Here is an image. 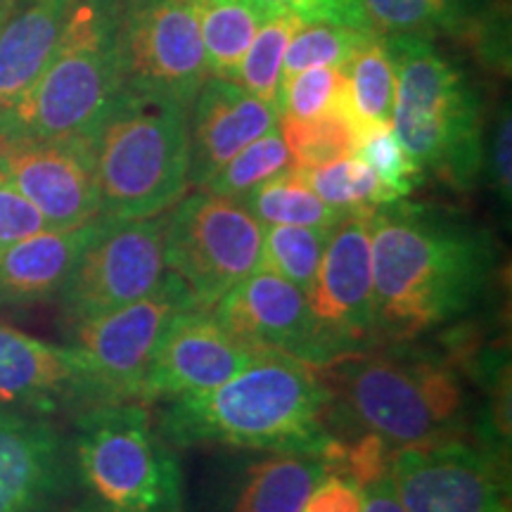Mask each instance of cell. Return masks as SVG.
Segmentation results:
<instances>
[{
    "instance_id": "obj_1",
    "label": "cell",
    "mask_w": 512,
    "mask_h": 512,
    "mask_svg": "<svg viewBox=\"0 0 512 512\" xmlns=\"http://www.w3.org/2000/svg\"><path fill=\"white\" fill-rule=\"evenodd\" d=\"M375 332L380 344L413 342L482 302L496 266L486 230L422 204L370 211Z\"/></svg>"
},
{
    "instance_id": "obj_2",
    "label": "cell",
    "mask_w": 512,
    "mask_h": 512,
    "mask_svg": "<svg viewBox=\"0 0 512 512\" xmlns=\"http://www.w3.org/2000/svg\"><path fill=\"white\" fill-rule=\"evenodd\" d=\"M332 392V434L373 432L389 446H444L484 441L508 448V437L470 394L472 370L456 347L380 344L318 366Z\"/></svg>"
},
{
    "instance_id": "obj_3",
    "label": "cell",
    "mask_w": 512,
    "mask_h": 512,
    "mask_svg": "<svg viewBox=\"0 0 512 512\" xmlns=\"http://www.w3.org/2000/svg\"><path fill=\"white\" fill-rule=\"evenodd\" d=\"M159 432L178 446L318 456L335 437L332 392L318 366L264 351L221 387L166 399Z\"/></svg>"
},
{
    "instance_id": "obj_4",
    "label": "cell",
    "mask_w": 512,
    "mask_h": 512,
    "mask_svg": "<svg viewBox=\"0 0 512 512\" xmlns=\"http://www.w3.org/2000/svg\"><path fill=\"white\" fill-rule=\"evenodd\" d=\"M382 36V34H380ZM394 62L392 131L425 174L470 190L484 169L482 100L465 74L418 36H382Z\"/></svg>"
},
{
    "instance_id": "obj_5",
    "label": "cell",
    "mask_w": 512,
    "mask_h": 512,
    "mask_svg": "<svg viewBox=\"0 0 512 512\" xmlns=\"http://www.w3.org/2000/svg\"><path fill=\"white\" fill-rule=\"evenodd\" d=\"M188 110L124 88L93 133L100 214L150 219L183 200L190 185Z\"/></svg>"
},
{
    "instance_id": "obj_6",
    "label": "cell",
    "mask_w": 512,
    "mask_h": 512,
    "mask_svg": "<svg viewBox=\"0 0 512 512\" xmlns=\"http://www.w3.org/2000/svg\"><path fill=\"white\" fill-rule=\"evenodd\" d=\"M121 91V0H81L53 60L0 140L93 138Z\"/></svg>"
},
{
    "instance_id": "obj_7",
    "label": "cell",
    "mask_w": 512,
    "mask_h": 512,
    "mask_svg": "<svg viewBox=\"0 0 512 512\" xmlns=\"http://www.w3.org/2000/svg\"><path fill=\"white\" fill-rule=\"evenodd\" d=\"M69 451L98 512H181V470L145 403L76 411Z\"/></svg>"
},
{
    "instance_id": "obj_8",
    "label": "cell",
    "mask_w": 512,
    "mask_h": 512,
    "mask_svg": "<svg viewBox=\"0 0 512 512\" xmlns=\"http://www.w3.org/2000/svg\"><path fill=\"white\" fill-rule=\"evenodd\" d=\"M264 230L240 200L197 190L166 211V271L181 280L197 309L211 311L256 271Z\"/></svg>"
},
{
    "instance_id": "obj_9",
    "label": "cell",
    "mask_w": 512,
    "mask_h": 512,
    "mask_svg": "<svg viewBox=\"0 0 512 512\" xmlns=\"http://www.w3.org/2000/svg\"><path fill=\"white\" fill-rule=\"evenodd\" d=\"M164 242L166 214L131 221L102 216L98 233L57 294L67 325L124 309L155 292L166 278Z\"/></svg>"
},
{
    "instance_id": "obj_10",
    "label": "cell",
    "mask_w": 512,
    "mask_h": 512,
    "mask_svg": "<svg viewBox=\"0 0 512 512\" xmlns=\"http://www.w3.org/2000/svg\"><path fill=\"white\" fill-rule=\"evenodd\" d=\"M192 306L195 302L181 280L166 271L164 283L147 297L105 316L69 325L72 347L91 373L95 406L147 403V375L159 339L176 313Z\"/></svg>"
},
{
    "instance_id": "obj_11",
    "label": "cell",
    "mask_w": 512,
    "mask_h": 512,
    "mask_svg": "<svg viewBox=\"0 0 512 512\" xmlns=\"http://www.w3.org/2000/svg\"><path fill=\"white\" fill-rule=\"evenodd\" d=\"M124 88L190 112L209 76L192 0H121Z\"/></svg>"
},
{
    "instance_id": "obj_12",
    "label": "cell",
    "mask_w": 512,
    "mask_h": 512,
    "mask_svg": "<svg viewBox=\"0 0 512 512\" xmlns=\"http://www.w3.org/2000/svg\"><path fill=\"white\" fill-rule=\"evenodd\" d=\"M389 477L408 512H510L505 446H403L392 453Z\"/></svg>"
},
{
    "instance_id": "obj_13",
    "label": "cell",
    "mask_w": 512,
    "mask_h": 512,
    "mask_svg": "<svg viewBox=\"0 0 512 512\" xmlns=\"http://www.w3.org/2000/svg\"><path fill=\"white\" fill-rule=\"evenodd\" d=\"M370 211H349L330 230L316 283L306 294L325 363L377 347Z\"/></svg>"
},
{
    "instance_id": "obj_14",
    "label": "cell",
    "mask_w": 512,
    "mask_h": 512,
    "mask_svg": "<svg viewBox=\"0 0 512 512\" xmlns=\"http://www.w3.org/2000/svg\"><path fill=\"white\" fill-rule=\"evenodd\" d=\"M0 176L55 230L100 216L93 138L0 140Z\"/></svg>"
},
{
    "instance_id": "obj_15",
    "label": "cell",
    "mask_w": 512,
    "mask_h": 512,
    "mask_svg": "<svg viewBox=\"0 0 512 512\" xmlns=\"http://www.w3.org/2000/svg\"><path fill=\"white\" fill-rule=\"evenodd\" d=\"M259 354L264 351L235 337L214 311L185 309L159 339L147 375V403L221 387Z\"/></svg>"
},
{
    "instance_id": "obj_16",
    "label": "cell",
    "mask_w": 512,
    "mask_h": 512,
    "mask_svg": "<svg viewBox=\"0 0 512 512\" xmlns=\"http://www.w3.org/2000/svg\"><path fill=\"white\" fill-rule=\"evenodd\" d=\"M95 403L91 373L79 351L0 323V411L48 418Z\"/></svg>"
},
{
    "instance_id": "obj_17",
    "label": "cell",
    "mask_w": 512,
    "mask_h": 512,
    "mask_svg": "<svg viewBox=\"0 0 512 512\" xmlns=\"http://www.w3.org/2000/svg\"><path fill=\"white\" fill-rule=\"evenodd\" d=\"M211 311L235 337L256 349L280 351L311 366H325L309 299L280 275L256 268Z\"/></svg>"
},
{
    "instance_id": "obj_18",
    "label": "cell",
    "mask_w": 512,
    "mask_h": 512,
    "mask_svg": "<svg viewBox=\"0 0 512 512\" xmlns=\"http://www.w3.org/2000/svg\"><path fill=\"white\" fill-rule=\"evenodd\" d=\"M72 479L69 437L55 422L0 411V512H53Z\"/></svg>"
},
{
    "instance_id": "obj_19",
    "label": "cell",
    "mask_w": 512,
    "mask_h": 512,
    "mask_svg": "<svg viewBox=\"0 0 512 512\" xmlns=\"http://www.w3.org/2000/svg\"><path fill=\"white\" fill-rule=\"evenodd\" d=\"M280 117V107L256 98L238 81L207 76L188 114L190 185L204 188L240 150L278 128Z\"/></svg>"
},
{
    "instance_id": "obj_20",
    "label": "cell",
    "mask_w": 512,
    "mask_h": 512,
    "mask_svg": "<svg viewBox=\"0 0 512 512\" xmlns=\"http://www.w3.org/2000/svg\"><path fill=\"white\" fill-rule=\"evenodd\" d=\"M81 0H15L0 31V136L46 72Z\"/></svg>"
},
{
    "instance_id": "obj_21",
    "label": "cell",
    "mask_w": 512,
    "mask_h": 512,
    "mask_svg": "<svg viewBox=\"0 0 512 512\" xmlns=\"http://www.w3.org/2000/svg\"><path fill=\"white\" fill-rule=\"evenodd\" d=\"M102 216L76 228H48L0 245V309H27L57 299L83 247L98 233Z\"/></svg>"
},
{
    "instance_id": "obj_22",
    "label": "cell",
    "mask_w": 512,
    "mask_h": 512,
    "mask_svg": "<svg viewBox=\"0 0 512 512\" xmlns=\"http://www.w3.org/2000/svg\"><path fill=\"white\" fill-rule=\"evenodd\" d=\"M370 27L382 36L475 38L496 22L491 0H361Z\"/></svg>"
},
{
    "instance_id": "obj_23",
    "label": "cell",
    "mask_w": 512,
    "mask_h": 512,
    "mask_svg": "<svg viewBox=\"0 0 512 512\" xmlns=\"http://www.w3.org/2000/svg\"><path fill=\"white\" fill-rule=\"evenodd\" d=\"M344 86V114L358 131V138L373 128L392 124L396 74L384 38L373 31L358 46L349 60L342 64ZM361 143V140H358Z\"/></svg>"
},
{
    "instance_id": "obj_24",
    "label": "cell",
    "mask_w": 512,
    "mask_h": 512,
    "mask_svg": "<svg viewBox=\"0 0 512 512\" xmlns=\"http://www.w3.org/2000/svg\"><path fill=\"white\" fill-rule=\"evenodd\" d=\"M330 472L318 456L278 453L249 470L235 512H302Z\"/></svg>"
},
{
    "instance_id": "obj_25",
    "label": "cell",
    "mask_w": 512,
    "mask_h": 512,
    "mask_svg": "<svg viewBox=\"0 0 512 512\" xmlns=\"http://www.w3.org/2000/svg\"><path fill=\"white\" fill-rule=\"evenodd\" d=\"M192 5L200 19L209 76L235 81L242 57L268 15L247 0H192Z\"/></svg>"
},
{
    "instance_id": "obj_26",
    "label": "cell",
    "mask_w": 512,
    "mask_h": 512,
    "mask_svg": "<svg viewBox=\"0 0 512 512\" xmlns=\"http://www.w3.org/2000/svg\"><path fill=\"white\" fill-rule=\"evenodd\" d=\"M240 202L264 226H306L330 230L347 216L320 200L294 166L259 183L247 195H242Z\"/></svg>"
},
{
    "instance_id": "obj_27",
    "label": "cell",
    "mask_w": 512,
    "mask_h": 512,
    "mask_svg": "<svg viewBox=\"0 0 512 512\" xmlns=\"http://www.w3.org/2000/svg\"><path fill=\"white\" fill-rule=\"evenodd\" d=\"M304 19L290 12H275L261 22L259 31L242 57L235 81L256 98L280 107L283 88V60L292 36L304 27Z\"/></svg>"
},
{
    "instance_id": "obj_28",
    "label": "cell",
    "mask_w": 512,
    "mask_h": 512,
    "mask_svg": "<svg viewBox=\"0 0 512 512\" xmlns=\"http://www.w3.org/2000/svg\"><path fill=\"white\" fill-rule=\"evenodd\" d=\"M330 230L306 226H266L264 247H261V259L256 268L280 275L287 283L309 294L313 283H316L325 245L330 240Z\"/></svg>"
},
{
    "instance_id": "obj_29",
    "label": "cell",
    "mask_w": 512,
    "mask_h": 512,
    "mask_svg": "<svg viewBox=\"0 0 512 512\" xmlns=\"http://www.w3.org/2000/svg\"><path fill=\"white\" fill-rule=\"evenodd\" d=\"M309 188L328 207L349 214V211L375 209L380 204L396 202L399 197L384 185L375 171L361 157L351 155L318 169L299 171Z\"/></svg>"
},
{
    "instance_id": "obj_30",
    "label": "cell",
    "mask_w": 512,
    "mask_h": 512,
    "mask_svg": "<svg viewBox=\"0 0 512 512\" xmlns=\"http://www.w3.org/2000/svg\"><path fill=\"white\" fill-rule=\"evenodd\" d=\"M278 126L297 171L318 169V166L356 155L358 140H361L354 124L342 112H330L318 119L280 117Z\"/></svg>"
},
{
    "instance_id": "obj_31",
    "label": "cell",
    "mask_w": 512,
    "mask_h": 512,
    "mask_svg": "<svg viewBox=\"0 0 512 512\" xmlns=\"http://www.w3.org/2000/svg\"><path fill=\"white\" fill-rule=\"evenodd\" d=\"M287 169H292V155L287 150L283 133L273 128L266 136H261L254 143H249L245 150H240L238 155L211 176V181L204 188L197 190H209L214 195L240 200L242 195H247L259 183L283 174Z\"/></svg>"
},
{
    "instance_id": "obj_32",
    "label": "cell",
    "mask_w": 512,
    "mask_h": 512,
    "mask_svg": "<svg viewBox=\"0 0 512 512\" xmlns=\"http://www.w3.org/2000/svg\"><path fill=\"white\" fill-rule=\"evenodd\" d=\"M373 29L342 27L328 22H306L292 36L283 60V83L313 67H342Z\"/></svg>"
},
{
    "instance_id": "obj_33",
    "label": "cell",
    "mask_w": 512,
    "mask_h": 512,
    "mask_svg": "<svg viewBox=\"0 0 512 512\" xmlns=\"http://www.w3.org/2000/svg\"><path fill=\"white\" fill-rule=\"evenodd\" d=\"M342 67H313L292 76L280 88V114L287 119H318L342 112Z\"/></svg>"
},
{
    "instance_id": "obj_34",
    "label": "cell",
    "mask_w": 512,
    "mask_h": 512,
    "mask_svg": "<svg viewBox=\"0 0 512 512\" xmlns=\"http://www.w3.org/2000/svg\"><path fill=\"white\" fill-rule=\"evenodd\" d=\"M356 157H361L399 200L411 195L415 185L422 181V171L413 164L408 152L403 150L399 138L394 136L392 126L368 131L356 147Z\"/></svg>"
},
{
    "instance_id": "obj_35",
    "label": "cell",
    "mask_w": 512,
    "mask_h": 512,
    "mask_svg": "<svg viewBox=\"0 0 512 512\" xmlns=\"http://www.w3.org/2000/svg\"><path fill=\"white\" fill-rule=\"evenodd\" d=\"M247 3H252L264 15L290 12V15L302 17L304 22H328L342 24V27L373 29L361 0H247Z\"/></svg>"
},
{
    "instance_id": "obj_36",
    "label": "cell",
    "mask_w": 512,
    "mask_h": 512,
    "mask_svg": "<svg viewBox=\"0 0 512 512\" xmlns=\"http://www.w3.org/2000/svg\"><path fill=\"white\" fill-rule=\"evenodd\" d=\"M50 226L27 197L0 176V245L43 233Z\"/></svg>"
},
{
    "instance_id": "obj_37",
    "label": "cell",
    "mask_w": 512,
    "mask_h": 512,
    "mask_svg": "<svg viewBox=\"0 0 512 512\" xmlns=\"http://www.w3.org/2000/svg\"><path fill=\"white\" fill-rule=\"evenodd\" d=\"M302 512H361V491L347 479L330 475L318 484Z\"/></svg>"
},
{
    "instance_id": "obj_38",
    "label": "cell",
    "mask_w": 512,
    "mask_h": 512,
    "mask_svg": "<svg viewBox=\"0 0 512 512\" xmlns=\"http://www.w3.org/2000/svg\"><path fill=\"white\" fill-rule=\"evenodd\" d=\"M510 150H512V119L510 110H505L498 117L494 143H491V183L498 192V197L505 204H510V188H512V174H510Z\"/></svg>"
},
{
    "instance_id": "obj_39",
    "label": "cell",
    "mask_w": 512,
    "mask_h": 512,
    "mask_svg": "<svg viewBox=\"0 0 512 512\" xmlns=\"http://www.w3.org/2000/svg\"><path fill=\"white\" fill-rule=\"evenodd\" d=\"M358 491H361V512H408L403 508L389 475L361 486Z\"/></svg>"
},
{
    "instance_id": "obj_40",
    "label": "cell",
    "mask_w": 512,
    "mask_h": 512,
    "mask_svg": "<svg viewBox=\"0 0 512 512\" xmlns=\"http://www.w3.org/2000/svg\"><path fill=\"white\" fill-rule=\"evenodd\" d=\"M12 5H15V0H0V31H3V24L5 19H8Z\"/></svg>"
},
{
    "instance_id": "obj_41",
    "label": "cell",
    "mask_w": 512,
    "mask_h": 512,
    "mask_svg": "<svg viewBox=\"0 0 512 512\" xmlns=\"http://www.w3.org/2000/svg\"><path fill=\"white\" fill-rule=\"evenodd\" d=\"M76 512H98V510H95L93 505H86V508H79Z\"/></svg>"
}]
</instances>
